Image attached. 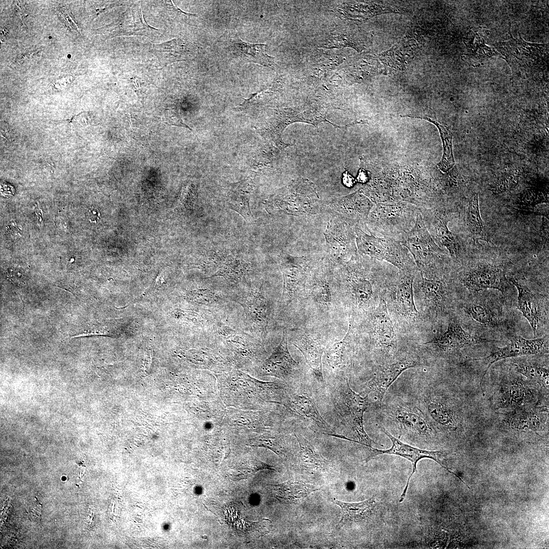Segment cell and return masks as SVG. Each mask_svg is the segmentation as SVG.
<instances>
[{
  "instance_id": "obj_32",
  "label": "cell",
  "mask_w": 549,
  "mask_h": 549,
  "mask_svg": "<svg viewBox=\"0 0 549 549\" xmlns=\"http://www.w3.org/2000/svg\"><path fill=\"white\" fill-rule=\"evenodd\" d=\"M546 419L541 411L517 407L505 416L503 422L512 429L536 431L544 425Z\"/></svg>"
},
{
  "instance_id": "obj_1",
  "label": "cell",
  "mask_w": 549,
  "mask_h": 549,
  "mask_svg": "<svg viewBox=\"0 0 549 549\" xmlns=\"http://www.w3.org/2000/svg\"><path fill=\"white\" fill-rule=\"evenodd\" d=\"M419 212L418 207L405 201L375 203L368 217L367 231L376 236L401 242L413 227Z\"/></svg>"
},
{
  "instance_id": "obj_11",
  "label": "cell",
  "mask_w": 549,
  "mask_h": 549,
  "mask_svg": "<svg viewBox=\"0 0 549 549\" xmlns=\"http://www.w3.org/2000/svg\"><path fill=\"white\" fill-rule=\"evenodd\" d=\"M229 315L219 321L208 332L219 345L242 356L255 354L261 347L260 340L229 319Z\"/></svg>"
},
{
  "instance_id": "obj_34",
  "label": "cell",
  "mask_w": 549,
  "mask_h": 549,
  "mask_svg": "<svg viewBox=\"0 0 549 549\" xmlns=\"http://www.w3.org/2000/svg\"><path fill=\"white\" fill-rule=\"evenodd\" d=\"M333 502L339 505L342 511L338 525L339 528L367 518L372 513L377 503L374 497L357 503H346L338 500H334Z\"/></svg>"
},
{
  "instance_id": "obj_25",
  "label": "cell",
  "mask_w": 549,
  "mask_h": 549,
  "mask_svg": "<svg viewBox=\"0 0 549 549\" xmlns=\"http://www.w3.org/2000/svg\"><path fill=\"white\" fill-rule=\"evenodd\" d=\"M489 34V30L482 27L473 28L469 31L465 41L467 51L464 56L465 61L470 65L479 66L485 59L497 54L494 48L486 44V39Z\"/></svg>"
},
{
  "instance_id": "obj_6",
  "label": "cell",
  "mask_w": 549,
  "mask_h": 549,
  "mask_svg": "<svg viewBox=\"0 0 549 549\" xmlns=\"http://www.w3.org/2000/svg\"><path fill=\"white\" fill-rule=\"evenodd\" d=\"M336 389L335 405L337 411L358 439L357 443L367 447L378 444L366 433L363 425V415L369 404V394L362 396L350 386L347 378L338 383Z\"/></svg>"
},
{
  "instance_id": "obj_20",
  "label": "cell",
  "mask_w": 549,
  "mask_h": 549,
  "mask_svg": "<svg viewBox=\"0 0 549 549\" xmlns=\"http://www.w3.org/2000/svg\"><path fill=\"white\" fill-rule=\"evenodd\" d=\"M387 413L399 426L400 431L419 435H428L433 431L432 424L417 408L399 404L390 406Z\"/></svg>"
},
{
  "instance_id": "obj_24",
  "label": "cell",
  "mask_w": 549,
  "mask_h": 549,
  "mask_svg": "<svg viewBox=\"0 0 549 549\" xmlns=\"http://www.w3.org/2000/svg\"><path fill=\"white\" fill-rule=\"evenodd\" d=\"M264 44H251L242 41L239 37L232 40L229 50L232 56L243 63H255L271 68L274 64L273 58L266 51Z\"/></svg>"
},
{
  "instance_id": "obj_41",
  "label": "cell",
  "mask_w": 549,
  "mask_h": 549,
  "mask_svg": "<svg viewBox=\"0 0 549 549\" xmlns=\"http://www.w3.org/2000/svg\"><path fill=\"white\" fill-rule=\"evenodd\" d=\"M197 197L198 194L195 186L190 184L183 188L180 196V202L185 208L191 209L193 207Z\"/></svg>"
},
{
  "instance_id": "obj_26",
  "label": "cell",
  "mask_w": 549,
  "mask_h": 549,
  "mask_svg": "<svg viewBox=\"0 0 549 549\" xmlns=\"http://www.w3.org/2000/svg\"><path fill=\"white\" fill-rule=\"evenodd\" d=\"M252 272L251 264L232 255H226L215 273L206 279L221 277L232 286L238 287Z\"/></svg>"
},
{
  "instance_id": "obj_4",
  "label": "cell",
  "mask_w": 549,
  "mask_h": 549,
  "mask_svg": "<svg viewBox=\"0 0 549 549\" xmlns=\"http://www.w3.org/2000/svg\"><path fill=\"white\" fill-rule=\"evenodd\" d=\"M263 286V282L250 283L229 292L230 300L242 308L248 331L259 340L267 334L271 312Z\"/></svg>"
},
{
  "instance_id": "obj_7",
  "label": "cell",
  "mask_w": 549,
  "mask_h": 549,
  "mask_svg": "<svg viewBox=\"0 0 549 549\" xmlns=\"http://www.w3.org/2000/svg\"><path fill=\"white\" fill-rule=\"evenodd\" d=\"M529 43L512 38L499 43L497 49L510 65L512 72L527 75L542 68L547 56L546 45Z\"/></svg>"
},
{
  "instance_id": "obj_14",
  "label": "cell",
  "mask_w": 549,
  "mask_h": 549,
  "mask_svg": "<svg viewBox=\"0 0 549 549\" xmlns=\"http://www.w3.org/2000/svg\"><path fill=\"white\" fill-rule=\"evenodd\" d=\"M417 272L399 271L395 283L389 289L392 305L396 314L408 324L415 323L419 313L414 302V281Z\"/></svg>"
},
{
  "instance_id": "obj_36",
  "label": "cell",
  "mask_w": 549,
  "mask_h": 549,
  "mask_svg": "<svg viewBox=\"0 0 549 549\" xmlns=\"http://www.w3.org/2000/svg\"><path fill=\"white\" fill-rule=\"evenodd\" d=\"M465 219L466 226L474 241H488V236L481 218L477 194H474L469 202L465 212Z\"/></svg>"
},
{
  "instance_id": "obj_5",
  "label": "cell",
  "mask_w": 549,
  "mask_h": 549,
  "mask_svg": "<svg viewBox=\"0 0 549 549\" xmlns=\"http://www.w3.org/2000/svg\"><path fill=\"white\" fill-rule=\"evenodd\" d=\"M354 229L359 254L386 262L394 266L400 272L418 270L411 254L400 241L368 234L358 228Z\"/></svg>"
},
{
  "instance_id": "obj_23",
  "label": "cell",
  "mask_w": 549,
  "mask_h": 549,
  "mask_svg": "<svg viewBox=\"0 0 549 549\" xmlns=\"http://www.w3.org/2000/svg\"><path fill=\"white\" fill-rule=\"evenodd\" d=\"M413 287L414 289L423 297L424 303L428 308L439 312L445 307L448 291L443 281L426 278L418 271L414 279Z\"/></svg>"
},
{
  "instance_id": "obj_44",
  "label": "cell",
  "mask_w": 549,
  "mask_h": 549,
  "mask_svg": "<svg viewBox=\"0 0 549 549\" xmlns=\"http://www.w3.org/2000/svg\"><path fill=\"white\" fill-rule=\"evenodd\" d=\"M1 193L2 196L9 198L15 194V189L11 185L7 182H2L1 184Z\"/></svg>"
},
{
  "instance_id": "obj_29",
  "label": "cell",
  "mask_w": 549,
  "mask_h": 549,
  "mask_svg": "<svg viewBox=\"0 0 549 549\" xmlns=\"http://www.w3.org/2000/svg\"><path fill=\"white\" fill-rule=\"evenodd\" d=\"M253 188V181L249 178L234 184L227 193L228 207L241 215L247 222H251L253 219L250 199Z\"/></svg>"
},
{
  "instance_id": "obj_18",
  "label": "cell",
  "mask_w": 549,
  "mask_h": 549,
  "mask_svg": "<svg viewBox=\"0 0 549 549\" xmlns=\"http://www.w3.org/2000/svg\"><path fill=\"white\" fill-rule=\"evenodd\" d=\"M285 405L322 433L330 436L336 434L333 428L320 414L309 390L297 389L287 398Z\"/></svg>"
},
{
  "instance_id": "obj_47",
  "label": "cell",
  "mask_w": 549,
  "mask_h": 549,
  "mask_svg": "<svg viewBox=\"0 0 549 549\" xmlns=\"http://www.w3.org/2000/svg\"><path fill=\"white\" fill-rule=\"evenodd\" d=\"M356 181L362 184H365L370 180V177L364 169L360 168L357 176Z\"/></svg>"
},
{
  "instance_id": "obj_37",
  "label": "cell",
  "mask_w": 549,
  "mask_h": 549,
  "mask_svg": "<svg viewBox=\"0 0 549 549\" xmlns=\"http://www.w3.org/2000/svg\"><path fill=\"white\" fill-rule=\"evenodd\" d=\"M295 436L298 443L299 459L301 465L308 469H321L327 464V461L315 449L314 446L302 435L296 433Z\"/></svg>"
},
{
  "instance_id": "obj_45",
  "label": "cell",
  "mask_w": 549,
  "mask_h": 549,
  "mask_svg": "<svg viewBox=\"0 0 549 549\" xmlns=\"http://www.w3.org/2000/svg\"><path fill=\"white\" fill-rule=\"evenodd\" d=\"M342 181L344 185L348 188L352 187L356 182V179L347 171L343 174Z\"/></svg>"
},
{
  "instance_id": "obj_28",
  "label": "cell",
  "mask_w": 549,
  "mask_h": 549,
  "mask_svg": "<svg viewBox=\"0 0 549 549\" xmlns=\"http://www.w3.org/2000/svg\"><path fill=\"white\" fill-rule=\"evenodd\" d=\"M511 281L517 290L518 309L529 322L535 337L542 318V310L538 299L526 286L514 279H511Z\"/></svg>"
},
{
  "instance_id": "obj_10",
  "label": "cell",
  "mask_w": 549,
  "mask_h": 549,
  "mask_svg": "<svg viewBox=\"0 0 549 549\" xmlns=\"http://www.w3.org/2000/svg\"><path fill=\"white\" fill-rule=\"evenodd\" d=\"M373 203L359 191L322 202V211L346 222L353 228L367 230V223Z\"/></svg>"
},
{
  "instance_id": "obj_19",
  "label": "cell",
  "mask_w": 549,
  "mask_h": 549,
  "mask_svg": "<svg viewBox=\"0 0 549 549\" xmlns=\"http://www.w3.org/2000/svg\"><path fill=\"white\" fill-rule=\"evenodd\" d=\"M299 363L291 355L288 347V336L286 328L279 344L273 349L271 354L263 362V374L280 379H293L298 373Z\"/></svg>"
},
{
  "instance_id": "obj_38",
  "label": "cell",
  "mask_w": 549,
  "mask_h": 549,
  "mask_svg": "<svg viewBox=\"0 0 549 549\" xmlns=\"http://www.w3.org/2000/svg\"><path fill=\"white\" fill-rule=\"evenodd\" d=\"M405 116L425 119L434 124L438 128L442 141L443 147V154L441 162L438 163L437 164V166L438 169L442 173H444L447 172L454 166L455 164L452 150V135L450 131L448 129L446 128L445 127L439 123L437 121L432 119L429 117L410 116L408 115Z\"/></svg>"
},
{
  "instance_id": "obj_39",
  "label": "cell",
  "mask_w": 549,
  "mask_h": 549,
  "mask_svg": "<svg viewBox=\"0 0 549 549\" xmlns=\"http://www.w3.org/2000/svg\"><path fill=\"white\" fill-rule=\"evenodd\" d=\"M515 369L518 372L526 376L528 379L538 382L541 385L548 388V369L539 364L530 362L516 363Z\"/></svg>"
},
{
  "instance_id": "obj_22",
  "label": "cell",
  "mask_w": 549,
  "mask_h": 549,
  "mask_svg": "<svg viewBox=\"0 0 549 549\" xmlns=\"http://www.w3.org/2000/svg\"><path fill=\"white\" fill-rule=\"evenodd\" d=\"M372 325L377 345L388 352H394L398 345L397 337L383 296L372 313Z\"/></svg>"
},
{
  "instance_id": "obj_33",
  "label": "cell",
  "mask_w": 549,
  "mask_h": 549,
  "mask_svg": "<svg viewBox=\"0 0 549 549\" xmlns=\"http://www.w3.org/2000/svg\"><path fill=\"white\" fill-rule=\"evenodd\" d=\"M272 486L274 497L289 504H297L311 493L318 490L313 485L293 480Z\"/></svg>"
},
{
  "instance_id": "obj_16",
  "label": "cell",
  "mask_w": 549,
  "mask_h": 549,
  "mask_svg": "<svg viewBox=\"0 0 549 549\" xmlns=\"http://www.w3.org/2000/svg\"><path fill=\"white\" fill-rule=\"evenodd\" d=\"M420 364L415 358L404 356L396 358L380 366L368 382L367 394L372 392L375 393L381 406L387 390L399 376L405 371Z\"/></svg>"
},
{
  "instance_id": "obj_12",
  "label": "cell",
  "mask_w": 549,
  "mask_h": 549,
  "mask_svg": "<svg viewBox=\"0 0 549 549\" xmlns=\"http://www.w3.org/2000/svg\"><path fill=\"white\" fill-rule=\"evenodd\" d=\"M419 210L426 229L436 243L445 248L452 259H458L459 245L448 225L454 217L453 210L423 208H419Z\"/></svg>"
},
{
  "instance_id": "obj_17",
  "label": "cell",
  "mask_w": 549,
  "mask_h": 549,
  "mask_svg": "<svg viewBox=\"0 0 549 549\" xmlns=\"http://www.w3.org/2000/svg\"><path fill=\"white\" fill-rule=\"evenodd\" d=\"M493 341L471 334L464 329L456 318H451L445 331L424 344L440 352L449 353L471 345Z\"/></svg>"
},
{
  "instance_id": "obj_43",
  "label": "cell",
  "mask_w": 549,
  "mask_h": 549,
  "mask_svg": "<svg viewBox=\"0 0 549 549\" xmlns=\"http://www.w3.org/2000/svg\"><path fill=\"white\" fill-rule=\"evenodd\" d=\"M6 229L7 232L13 238L20 237L22 235V229L19 227L16 222L11 221L8 223Z\"/></svg>"
},
{
  "instance_id": "obj_30",
  "label": "cell",
  "mask_w": 549,
  "mask_h": 549,
  "mask_svg": "<svg viewBox=\"0 0 549 549\" xmlns=\"http://www.w3.org/2000/svg\"><path fill=\"white\" fill-rule=\"evenodd\" d=\"M351 323L348 330L341 340L328 346L324 351V357L329 371L335 375H342V372L349 363L351 356L350 338Z\"/></svg>"
},
{
  "instance_id": "obj_2",
  "label": "cell",
  "mask_w": 549,
  "mask_h": 549,
  "mask_svg": "<svg viewBox=\"0 0 549 549\" xmlns=\"http://www.w3.org/2000/svg\"><path fill=\"white\" fill-rule=\"evenodd\" d=\"M401 242L411 254L420 274L428 279H436L438 271L447 256L432 238L419 212L413 227Z\"/></svg>"
},
{
  "instance_id": "obj_8",
  "label": "cell",
  "mask_w": 549,
  "mask_h": 549,
  "mask_svg": "<svg viewBox=\"0 0 549 549\" xmlns=\"http://www.w3.org/2000/svg\"><path fill=\"white\" fill-rule=\"evenodd\" d=\"M380 428L389 438L391 441L392 445L389 449L385 450L378 449L373 447H369L370 449V454L366 458V462H368L369 461L377 455L386 454L401 456L410 461L412 465V472L409 476L406 486L400 496L399 502H402L404 500L407 495L410 480L414 473L417 472V464L419 461L423 459H429L434 460L439 464L443 468L455 475L458 479L462 481L463 483L468 486L466 483L460 477L450 470L448 467L442 463L441 458L449 454L450 453L449 452L442 450H427L413 447L409 444L403 442L399 439L394 437L387 432L383 426H380Z\"/></svg>"
},
{
  "instance_id": "obj_13",
  "label": "cell",
  "mask_w": 549,
  "mask_h": 549,
  "mask_svg": "<svg viewBox=\"0 0 549 549\" xmlns=\"http://www.w3.org/2000/svg\"><path fill=\"white\" fill-rule=\"evenodd\" d=\"M311 265V260L305 257L288 254L282 257L280 264L283 278L281 303L288 305L304 289Z\"/></svg>"
},
{
  "instance_id": "obj_31",
  "label": "cell",
  "mask_w": 549,
  "mask_h": 549,
  "mask_svg": "<svg viewBox=\"0 0 549 549\" xmlns=\"http://www.w3.org/2000/svg\"><path fill=\"white\" fill-rule=\"evenodd\" d=\"M293 344L304 356L317 382L324 384L322 361L324 350L323 347L306 335L302 336L301 339Z\"/></svg>"
},
{
  "instance_id": "obj_49",
  "label": "cell",
  "mask_w": 549,
  "mask_h": 549,
  "mask_svg": "<svg viewBox=\"0 0 549 549\" xmlns=\"http://www.w3.org/2000/svg\"><path fill=\"white\" fill-rule=\"evenodd\" d=\"M136 506H137V507H139V508H141V509L142 508V507H139V506L138 505H136Z\"/></svg>"
},
{
  "instance_id": "obj_15",
  "label": "cell",
  "mask_w": 549,
  "mask_h": 549,
  "mask_svg": "<svg viewBox=\"0 0 549 549\" xmlns=\"http://www.w3.org/2000/svg\"><path fill=\"white\" fill-rule=\"evenodd\" d=\"M460 280L470 291L479 292L487 289L504 292L507 286L504 272L499 266L480 263L461 274Z\"/></svg>"
},
{
  "instance_id": "obj_48",
  "label": "cell",
  "mask_w": 549,
  "mask_h": 549,
  "mask_svg": "<svg viewBox=\"0 0 549 549\" xmlns=\"http://www.w3.org/2000/svg\"><path fill=\"white\" fill-rule=\"evenodd\" d=\"M34 211L37 217L38 222L40 223V224H41L43 222V213L42 212V210L40 208L37 207L35 208Z\"/></svg>"
},
{
  "instance_id": "obj_40",
  "label": "cell",
  "mask_w": 549,
  "mask_h": 549,
  "mask_svg": "<svg viewBox=\"0 0 549 549\" xmlns=\"http://www.w3.org/2000/svg\"><path fill=\"white\" fill-rule=\"evenodd\" d=\"M465 312L474 321L483 325L494 326L497 324V319L491 309L486 305L479 303H471L464 308Z\"/></svg>"
},
{
  "instance_id": "obj_42",
  "label": "cell",
  "mask_w": 549,
  "mask_h": 549,
  "mask_svg": "<svg viewBox=\"0 0 549 549\" xmlns=\"http://www.w3.org/2000/svg\"><path fill=\"white\" fill-rule=\"evenodd\" d=\"M259 446L267 447L272 450L277 454L281 453V446L278 442V439L272 435H267L263 436L262 438L259 440Z\"/></svg>"
},
{
  "instance_id": "obj_27",
  "label": "cell",
  "mask_w": 549,
  "mask_h": 549,
  "mask_svg": "<svg viewBox=\"0 0 549 549\" xmlns=\"http://www.w3.org/2000/svg\"><path fill=\"white\" fill-rule=\"evenodd\" d=\"M534 398L532 390L518 380H506L501 385L497 408H517L531 402Z\"/></svg>"
},
{
  "instance_id": "obj_9",
  "label": "cell",
  "mask_w": 549,
  "mask_h": 549,
  "mask_svg": "<svg viewBox=\"0 0 549 549\" xmlns=\"http://www.w3.org/2000/svg\"><path fill=\"white\" fill-rule=\"evenodd\" d=\"M326 259L342 265L358 254L354 228L346 222L333 217L324 232Z\"/></svg>"
},
{
  "instance_id": "obj_35",
  "label": "cell",
  "mask_w": 549,
  "mask_h": 549,
  "mask_svg": "<svg viewBox=\"0 0 549 549\" xmlns=\"http://www.w3.org/2000/svg\"><path fill=\"white\" fill-rule=\"evenodd\" d=\"M424 407L429 415L437 424L446 428H455L458 423L453 409L445 402L431 396L424 398Z\"/></svg>"
},
{
  "instance_id": "obj_3",
  "label": "cell",
  "mask_w": 549,
  "mask_h": 549,
  "mask_svg": "<svg viewBox=\"0 0 549 549\" xmlns=\"http://www.w3.org/2000/svg\"><path fill=\"white\" fill-rule=\"evenodd\" d=\"M269 213L282 212L291 216L314 215L322 211V202L311 182L301 179L281 189L265 203Z\"/></svg>"
},
{
  "instance_id": "obj_46",
  "label": "cell",
  "mask_w": 549,
  "mask_h": 549,
  "mask_svg": "<svg viewBox=\"0 0 549 549\" xmlns=\"http://www.w3.org/2000/svg\"><path fill=\"white\" fill-rule=\"evenodd\" d=\"M88 217L91 222L97 223L100 219L101 215L97 209L91 207L88 210Z\"/></svg>"
},
{
  "instance_id": "obj_21",
  "label": "cell",
  "mask_w": 549,
  "mask_h": 549,
  "mask_svg": "<svg viewBox=\"0 0 549 549\" xmlns=\"http://www.w3.org/2000/svg\"><path fill=\"white\" fill-rule=\"evenodd\" d=\"M547 347L548 339L546 337L526 339L520 336H514L508 345L503 347L497 348L485 358L488 366L483 376L490 366L499 360L541 354L546 351Z\"/></svg>"
}]
</instances>
